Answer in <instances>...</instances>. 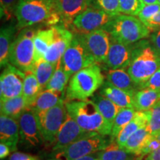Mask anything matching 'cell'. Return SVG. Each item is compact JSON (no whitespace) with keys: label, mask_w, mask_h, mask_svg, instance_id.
I'll list each match as a JSON object with an SVG mask.
<instances>
[{"label":"cell","mask_w":160,"mask_h":160,"mask_svg":"<svg viewBox=\"0 0 160 160\" xmlns=\"http://www.w3.org/2000/svg\"><path fill=\"white\" fill-rule=\"evenodd\" d=\"M15 17L19 31L38 24L57 25L61 22L56 0H20Z\"/></svg>","instance_id":"6da1fadb"},{"label":"cell","mask_w":160,"mask_h":160,"mask_svg":"<svg viewBox=\"0 0 160 160\" xmlns=\"http://www.w3.org/2000/svg\"><path fill=\"white\" fill-rule=\"evenodd\" d=\"M160 68V54L151 42L142 39L133 45L130 65L127 71L133 81L142 85Z\"/></svg>","instance_id":"7a4b0ae2"},{"label":"cell","mask_w":160,"mask_h":160,"mask_svg":"<svg viewBox=\"0 0 160 160\" xmlns=\"http://www.w3.org/2000/svg\"><path fill=\"white\" fill-rule=\"evenodd\" d=\"M68 113L80 127L89 133L110 136L112 127L105 121L91 99L65 102Z\"/></svg>","instance_id":"3957f363"},{"label":"cell","mask_w":160,"mask_h":160,"mask_svg":"<svg viewBox=\"0 0 160 160\" xmlns=\"http://www.w3.org/2000/svg\"><path fill=\"white\" fill-rule=\"evenodd\" d=\"M105 82L99 64H94L80 70L70 79L66 89L65 102L85 100L91 97Z\"/></svg>","instance_id":"277c9868"},{"label":"cell","mask_w":160,"mask_h":160,"mask_svg":"<svg viewBox=\"0 0 160 160\" xmlns=\"http://www.w3.org/2000/svg\"><path fill=\"white\" fill-rule=\"evenodd\" d=\"M103 29L112 37L126 45H133L151 34V30L139 18L126 14L113 17Z\"/></svg>","instance_id":"5b68a950"},{"label":"cell","mask_w":160,"mask_h":160,"mask_svg":"<svg viewBox=\"0 0 160 160\" xmlns=\"http://www.w3.org/2000/svg\"><path fill=\"white\" fill-rule=\"evenodd\" d=\"M37 31L32 27L20 30L10 48V63L25 73L31 71L35 63L33 39Z\"/></svg>","instance_id":"8992f818"},{"label":"cell","mask_w":160,"mask_h":160,"mask_svg":"<svg viewBox=\"0 0 160 160\" xmlns=\"http://www.w3.org/2000/svg\"><path fill=\"white\" fill-rule=\"evenodd\" d=\"M112 142L110 136L97 133L82 138L54 153L56 159L73 160L102 151Z\"/></svg>","instance_id":"52a82bcc"},{"label":"cell","mask_w":160,"mask_h":160,"mask_svg":"<svg viewBox=\"0 0 160 160\" xmlns=\"http://www.w3.org/2000/svg\"><path fill=\"white\" fill-rule=\"evenodd\" d=\"M59 62L64 71L70 77L85 68L97 64L88 51L78 33L73 36L71 43Z\"/></svg>","instance_id":"ba28073f"},{"label":"cell","mask_w":160,"mask_h":160,"mask_svg":"<svg viewBox=\"0 0 160 160\" xmlns=\"http://www.w3.org/2000/svg\"><path fill=\"white\" fill-rule=\"evenodd\" d=\"M44 143L51 146L68 117L65 101L37 114Z\"/></svg>","instance_id":"9c48e42d"},{"label":"cell","mask_w":160,"mask_h":160,"mask_svg":"<svg viewBox=\"0 0 160 160\" xmlns=\"http://www.w3.org/2000/svg\"><path fill=\"white\" fill-rule=\"evenodd\" d=\"M19 126V145L25 149L39 148L44 140L39 128L37 116L31 109H28L18 119Z\"/></svg>","instance_id":"30bf717a"},{"label":"cell","mask_w":160,"mask_h":160,"mask_svg":"<svg viewBox=\"0 0 160 160\" xmlns=\"http://www.w3.org/2000/svg\"><path fill=\"white\" fill-rule=\"evenodd\" d=\"M79 34L96 62L99 65L105 64L111 44V35L108 32L102 28Z\"/></svg>","instance_id":"8fae6325"},{"label":"cell","mask_w":160,"mask_h":160,"mask_svg":"<svg viewBox=\"0 0 160 160\" xmlns=\"http://www.w3.org/2000/svg\"><path fill=\"white\" fill-rule=\"evenodd\" d=\"M25 73L8 63L0 77V99H7L22 95Z\"/></svg>","instance_id":"7c38bea8"},{"label":"cell","mask_w":160,"mask_h":160,"mask_svg":"<svg viewBox=\"0 0 160 160\" xmlns=\"http://www.w3.org/2000/svg\"><path fill=\"white\" fill-rule=\"evenodd\" d=\"M113 17L99 8L88 7L75 17L72 26L77 33H89L103 28Z\"/></svg>","instance_id":"4fadbf2b"},{"label":"cell","mask_w":160,"mask_h":160,"mask_svg":"<svg viewBox=\"0 0 160 160\" xmlns=\"http://www.w3.org/2000/svg\"><path fill=\"white\" fill-rule=\"evenodd\" d=\"M97 134L89 133L82 128L74 119L68 113L65 122L58 132L56 139L51 145V150L53 153L59 152L71 144L75 142L82 138Z\"/></svg>","instance_id":"5bb4252c"},{"label":"cell","mask_w":160,"mask_h":160,"mask_svg":"<svg viewBox=\"0 0 160 160\" xmlns=\"http://www.w3.org/2000/svg\"><path fill=\"white\" fill-rule=\"evenodd\" d=\"M53 27L54 37L44 59L57 65L71 43L74 34L64 25H57Z\"/></svg>","instance_id":"9a60e30c"},{"label":"cell","mask_w":160,"mask_h":160,"mask_svg":"<svg viewBox=\"0 0 160 160\" xmlns=\"http://www.w3.org/2000/svg\"><path fill=\"white\" fill-rule=\"evenodd\" d=\"M133 45H126L111 36V44L105 65L108 69H125L130 65Z\"/></svg>","instance_id":"2e32d148"},{"label":"cell","mask_w":160,"mask_h":160,"mask_svg":"<svg viewBox=\"0 0 160 160\" xmlns=\"http://www.w3.org/2000/svg\"><path fill=\"white\" fill-rule=\"evenodd\" d=\"M61 22L68 28L75 17L90 7V0H56Z\"/></svg>","instance_id":"e0dca14e"},{"label":"cell","mask_w":160,"mask_h":160,"mask_svg":"<svg viewBox=\"0 0 160 160\" xmlns=\"http://www.w3.org/2000/svg\"><path fill=\"white\" fill-rule=\"evenodd\" d=\"M0 141L8 145L12 152L17 150L19 143V126L18 120L8 116H0Z\"/></svg>","instance_id":"ac0fdd59"},{"label":"cell","mask_w":160,"mask_h":160,"mask_svg":"<svg viewBox=\"0 0 160 160\" xmlns=\"http://www.w3.org/2000/svg\"><path fill=\"white\" fill-rule=\"evenodd\" d=\"M99 93L111 100L113 103H115L121 108H134V103H133L134 94L116 87L108 80L104 82L102 85L99 88Z\"/></svg>","instance_id":"d6986e66"},{"label":"cell","mask_w":160,"mask_h":160,"mask_svg":"<svg viewBox=\"0 0 160 160\" xmlns=\"http://www.w3.org/2000/svg\"><path fill=\"white\" fill-rule=\"evenodd\" d=\"M105 78L112 85L133 94L140 90L139 85L133 81L125 69H108Z\"/></svg>","instance_id":"ffe728a7"},{"label":"cell","mask_w":160,"mask_h":160,"mask_svg":"<svg viewBox=\"0 0 160 160\" xmlns=\"http://www.w3.org/2000/svg\"><path fill=\"white\" fill-rule=\"evenodd\" d=\"M153 135L150 133L148 126L139 128L127 140L123 148L130 153L142 157L144 151Z\"/></svg>","instance_id":"44dd1931"},{"label":"cell","mask_w":160,"mask_h":160,"mask_svg":"<svg viewBox=\"0 0 160 160\" xmlns=\"http://www.w3.org/2000/svg\"><path fill=\"white\" fill-rule=\"evenodd\" d=\"M150 111H137L135 117L130 122L120 131L116 142L120 148H123L129 137L139 128L148 126L149 123Z\"/></svg>","instance_id":"7402d4cb"},{"label":"cell","mask_w":160,"mask_h":160,"mask_svg":"<svg viewBox=\"0 0 160 160\" xmlns=\"http://www.w3.org/2000/svg\"><path fill=\"white\" fill-rule=\"evenodd\" d=\"M66 96L51 90L45 89L38 96L37 99L29 109L33 111L36 114L44 112L54 107L62 102L65 101Z\"/></svg>","instance_id":"603a6c76"},{"label":"cell","mask_w":160,"mask_h":160,"mask_svg":"<svg viewBox=\"0 0 160 160\" xmlns=\"http://www.w3.org/2000/svg\"><path fill=\"white\" fill-rule=\"evenodd\" d=\"M160 100V90H153L145 88L137 91L133 96L134 109L137 111H146Z\"/></svg>","instance_id":"cb8c5ba5"},{"label":"cell","mask_w":160,"mask_h":160,"mask_svg":"<svg viewBox=\"0 0 160 160\" xmlns=\"http://www.w3.org/2000/svg\"><path fill=\"white\" fill-rule=\"evenodd\" d=\"M17 25H8L1 28L0 32V66L5 68L9 63L10 48L17 31Z\"/></svg>","instance_id":"d4e9b609"},{"label":"cell","mask_w":160,"mask_h":160,"mask_svg":"<svg viewBox=\"0 0 160 160\" xmlns=\"http://www.w3.org/2000/svg\"><path fill=\"white\" fill-rule=\"evenodd\" d=\"M90 99H91L95 103L105 121L113 128L115 118L121 108H119L107 97L100 94L99 93H94Z\"/></svg>","instance_id":"484cf974"},{"label":"cell","mask_w":160,"mask_h":160,"mask_svg":"<svg viewBox=\"0 0 160 160\" xmlns=\"http://www.w3.org/2000/svg\"><path fill=\"white\" fill-rule=\"evenodd\" d=\"M28 108V105L22 95L0 101L1 114L6 115L17 120Z\"/></svg>","instance_id":"4316f807"},{"label":"cell","mask_w":160,"mask_h":160,"mask_svg":"<svg viewBox=\"0 0 160 160\" xmlns=\"http://www.w3.org/2000/svg\"><path fill=\"white\" fill-rule=\"evenodd\" d=\"M53 37H54V29L53 26H51L48 28L37 30L33 39L35 62L44 59L53 42Z\"/></svg>","instance_id":"83f0119b"},{"label":"cell","mask_w":160,"mask_h":160,"mask_svg":"<svg viewBox=\"0 0 160 160\" xmlns=\"http://www.w3.org/2000/svg\"><path fill=\"white\" fill-rule=\"evenodd\" d=\"M97 154L100 160H142V157L120 148L116 141H112L106 148L97 152Z\"/></svg>","instance_id":"f1b7e54d"},{"label":"cell","mask_w":160,"mask_h":160,"mask_svg":"<svg viewBox=\"0 0 160 160\" xmlns=\"http://www.w3.org/2000/svg\"><path fill=\"white\" fill-rule=\"evenodd\" d=\"M43 91L37 77L31 71L25 72V78L24 80L22 96L25 98L28 108L33 105L37 99L38 96Z\"/></svg>","instance_id":"f546056e"},{"label":"cell","mask_w":160,"mask_h":160,"mask_svg":"<svg viewBox=\"0 0 160 160\" xmlns=\"http://www.w3.org/2000/svg\"><path fill=\"white\" fill-rule=\"evenodd\" d=\"M56 68L57 65L46 61L45 59L35 62L31 71L34 73L43 90L45 89L48 83L54 73Z\"/></svg>","instance_id":"4dcf8cb0"},{"label":"cell","mask_w":160,"mask_h":160,"mask_svg":"<svg viewBox=\"0 0 160 160\" xmlns=\"http://www.w3.org/2000/svg\"><path fill=\"white\" fill-rule=\"evenodd\" d=\"M59 62L57 63L54 73L48 83L45 89L51 90V91L57 92V93L66 96V89H67L68 85L71 77H70L64 71V69L60 65Z\"/></svg>","instance_id":"1f68e13d"},{"label":"cell","mask_w":160,"mask_h":160,"mask_svg":"<svg viewBox=\"0 0 160 160\" xmlns=\"http://www.w3.org/2000/svg\"><path fill=\"white\" fill-rule=\"evenodd\" d=\"M137 111L134 108H123L119 110L115 118L111 133L110 135L112 141H116L120 131L133 119Z\"/></svg>","instance_id":"d6a6232c"},{"label":"cell","mask_w":160,"mask_h":160,"mask_svg":"<svg viewBox=\"0 0 160 160\" xmlns=\"http://www.w3.org/2000/svg\"><path fill=\"white\" fill-rule=\"evenodd\" d=\"M90 7L102 10L111 17L121 14L119 11V0H90Z\"/></svg>","instance_id":"836d02e7"},{"label":"cell","mask_w":160,"mask_h":160,"mask_svg":"<svg viewBox=\"0 0 160 160\" xmlns=\"http://www.w3.org/2000/svg\"><path fill=\"white\" fill-rule=\"evenodd\" d=\"M144 5L142 0H119L120 13L137 17Z\"/></svg>","instance_id":"e575fe53"},{"label":"cell","mask_w":160,"mask_h":160,"mask_svg":"<svg viewBox=\"0 0 160 160\" xmlns=\"http://www.w3.org/2000/svg\"><path fill=\"white\" fill-rule=\"evenodd\" d=\"M150 111L149 123L148 129L153 136L160 133V100Z\"/></svg>","instance_id":"d590c367"},{"label":"cell","mask_w":160,"mask_h":160,"mask_svg":"<svg viewBox=\"0 0 160 160\" xmlns=\"http://www.w3.org/2000/svg\"><path fill=\"white\" fill-rule=\"evenodd\" d=\"M159 11L160 5L159 3L145 5L137 17L146 25Z\"/></svg>","instance_id":"8d00e7d4"},{"label":"cell","mask_w":160,"mask_h":160,"mask_svg":"<svg viewBox=\"0 0 160 160\" xmlns=\"http://www.w3.org/2000/svg\"><path fill=\"white\" fill-rule=\"evenodd\" d=\"M20 0H0L1 18L9 20L15 17V11Z\"/></svg>","instance_id":"74e56055"},{"label":"cell","mask_w":160,"mask_h":160,"mask_svg":"<svg viewBox=\"0 0 160 160\" xmlns=\"http://www.w3.org/2000/svg\"><path fill=\"white\" fill-rule=\"evenodd\" d=\"M148 88L153 90H160V68L144 84L142 88Z\"/></svg>","instance_id":"f35d334b"},{"label":"cell","mask_w":160,"mask_h":160,"mask_svg":"<svg viewBox=\"0 0 160 160\" xmlns=\"http://www.w3.org/2000/svg\"><path fill=\"white\" fill-rule=\"evenodd\" d=\"M149 37L151 45L160 54V28L153 31V33Z\"/></svg>","instance_id":"ab89813d"},{"label":"cell","mask_w":160,"mask_h":160,"mask_svg":"<svg viewBox=\"0 0 160 160\" xmlns=\"http://www.w3.org/2000/svg\"><path fill=\"white\" fill-rule=\"evenodd\" d=\"M9 160H39L37 157L28 153L15 151L11 155Z\"/></svg>","instance_id":"60d3db41"},{"label":"cell","mask_w":160,"mask_h":160,"mask_svg":"<svg viewBox=\"0 0 160 160\" xmlns=\"http://www.w3.org/2000/svg\"><path fill=\"white\" fill-rule=\"evenodd\" d=\"M151 31H155L160 28V11L153 17L151 21L146 25Z\"/></svg>","instance_id":"b9f144b4"},{"label":"cell","mask_w":160,"mask_h":160,"mask_svg":"<svg viewBox=\"0 0 160 160\" xmlns=\"http://www.w3.org/2000/svg\"><path fill=\"white\" fill-rule=\"evenodd\" d=\"M11 149L8 145L5 142H0V159H4L8 157L11 153Z\"/></svg>","instance_id":"7bdbcfd3"},{"label":"cell","mask_w":160,"mask_h":160,"mask_svg":"<svg viewBox=\"0 0 160 160\" xmlns=\"http://www.w3.org/2000/svg\"><path fill=\"white\" fill-rule=\"evenodd\" d=\"M144 160H160V147L146 156Z\"/></svg>","instance_id":"ee69618b"},{"label":"cell","mask_w":160,"mask_h":160,"mask_svg":"<svg viewBox=\"0 0 160 160\" xmlns=\"http://www.w3.org/2000/svg\"><path fill=\"white\" fill-rule=\"evenodd\" d=\"M73 160H100V159H99V157H98V154L97 152V153L85 156V157L78 158V159H73Z\"/></svg>","instance_id":"f6af8a7d"},{"label":"cell","mask_w":160,"mask_h":160,"mask_svg":"<svg viewBox=\"0 0 160 160\" xmlns=\"http://www.w3.org/2000/svg\"><path fill=\"white\" fill-rule=\"evenodd\" d=\"M144 5H151V4L158 3V0H142Z\"/></svg>","instance_id":"bcb514c9"},{"label":"cell","mask_w":160,"mask_h":160,"mask_svg":"<svg viewBox=\"0 0 160 160\" xmlns=\"http://www.w3.org/2000/svg\"><path fill=\"white\" fill-rule=\"evenodd\" d=\"M51 160H61V159H56V158H55V159H51Z\"/></svg>","instance_id":"7dc6e473"},{"label":"cell","mask_w":160,"mask_h":160,"mask_svg":"<svg viewBox=\"0 0 160 160\" xmlns=\"http://www.w3.org/2000/svg\"><path fill=\"white\" fill-rule=\"evenodd\" d=\"M158 3H159L160 5V0H158Z\"/></svg>","instance_id":"c3c4849f"}]
</instances>
